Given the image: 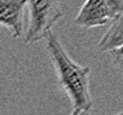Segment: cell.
<instances>
[{
  "instance_id": "obj_1",
  "label": "cell",
  "mask_w": 123,
  "mask_h": 115,
  "mask_svg": "<svg viewBox=\"0 0 123 115\" xmlns=\"http://www.w3.org/2000/svg\"><path fill=\"white\" fill-rule=\"evenodd\" d=\"M46 50L52 60L61 89L72 102V114L80 115L90 112L93 109V98L90 94V67L78 65L68 54L58 37L49 32L45 37Z\"/></svg>"
},
{
  "instance_id": "obj_2",
  "label": "cell",
  "mask_w": 123,
  "mask_h": 115,
  "mask_svg": "<svg viewBox=\"0 0 123 115\" xmlns=\"http://www.w3.org/2000/svg\"><path fill=\"white\" fill-rule=\"evenodd\" d=\"M29 20L25 30V42H37L45 38L53 25L64 16L61 0H28Z\"/></svg>"
},
{
  "instance_id": "obj_3",
  "label": "cell",
  "mask_w": 123,
  "mask_h": 115,
  "mask_svg": "<svg viewBox=\"0 0 123 115\" xmlns=\"http://www.w3.org/2000/svg\"><path fill=\"white\" fill-rule=\"evenodd\" d=\"M123 12V0H86L74 19L83 28H98L112 21Z\"/></svg>"
},
{
  "instance_id": "obj_4",
  "label": "cell",
  "mask_w": 123,
  "mask_h": 115,
  "mask_svg": "<svg viewBox=\"0 0 123 115\" xmlns=\"http://www.w3.org/2000/svg\"><path fill=\"white\" fill-rule=\"evenodd\" d=\"M28 0H0V24L7 27L13 37L23 36V13Z\"/></svg>"
},
{
  "instance_id": "obj_5",
  "label": "cell",
  "mask_w": 123,
  "mask_h": 115,
  "mask_svg": "<svg viewBox=\"0 0 123 115\" xmlns=\"http://www.w3.org/2000/svg\"><path fill=\"white\" fill-rule=\"evenodd\" d=\"M123 45V12L119 13L111 21V25L105 32L98 42V49L101 52H111L112 49Z\"/></svg>"
},
{
  "instance_id": "obj_6",
  "label": "cell",
  "mask_w": 123,
  "mask_h": 115,
  "mask_svg": "<svg viewBox=\"0 0 123 115\" xmlns=\"http://www.w3.org/2000/svg\"><path fill=\"white\" fill-rule=\"evenodd\" d=\"M111 57H112V61H114L115 67L118 69V72L122 74L123 77V45L119 46V48H115L112 49L111 52Z\"/></svg>"
}]
</instances>
